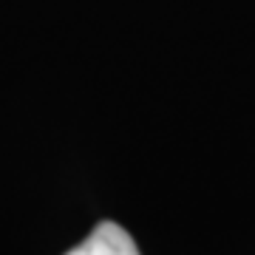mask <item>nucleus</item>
<instances>
[{
  "mask_svg": "<svg viewBox=\"0 0 255 255\" xmlns=\"http://www.w3.org/2000/svg\"><path fill=\"white\" fill-rule=\"evenodd\" d=\"M65 255H139V250L133 238L128 236V230H122L114 221H102L82 244H77Z\"/></svg>",
  "mask_w": 255,
  "mask_h": 255,
  "instance_id": "1",
  "label": "nucleus"
}]
</instances>
